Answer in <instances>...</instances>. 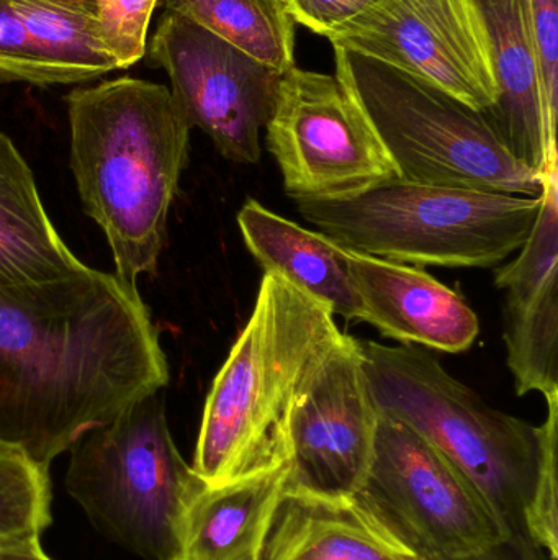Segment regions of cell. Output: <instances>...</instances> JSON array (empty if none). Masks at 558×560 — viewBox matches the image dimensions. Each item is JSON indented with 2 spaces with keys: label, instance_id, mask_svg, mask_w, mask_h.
<instances>
[{
  "label": "cell",
  "instance_id": "cell-1",
  "mask_svg": "<svg viewBox=\"0 0 558 560\" xmlns=\"http://www.w3.org/2000/svg\"><path fill=\"white\" fill-rule=\"evenodd\" d=\"M169 377L146 303L117 275L0 287V443L41 466Z\"/></svg>",
  "mask_w": 558,
  "mask_h": 560
},
{
  "label": "cell",
  "instance_id": "cell-2",
  "mask_svg": "<svg viewBox=\"0 0 558 560\" xmlns=\"http://www.w3.org/2000/svg\"><path fill=\"white\" fill-rule=\"evenodd\" d=\"M377 410L418 431L478 490L511 538L558 560V398L541 427L490 407L419 346L359 341Z\"/></svg>",
  "mask_w": 558,
  "mask_h": 560
},
{
  "label": "cell",
  "instance_id": "cell-3",
  "mask_svg": "<svg viewBox=\"0 0 558 560\" xmlns=\"http://www.w3.org/2000/svg\"><path fill=\"white\" fill-rule=\"evenodd\" d=\"M66 104L75 186L107 236L115 275L130 285L156 278L192 127L170 89L144 79L74 89Z\"/></svg>",
  "mask_w": 558,
  "mask_h": 560
},
{
  "label": "cell",
  "instance_id": "cell-4",
  "mask_svg": "<svg viewBox=\"0 0 558 560\" xmlns=\"http://www.w3.org/2000/svg\"><path fill=\"white\" fill-rule=\"evenodd\" d=\"M336 315L277 275L206 395L192 470L206 487L287 466L288 421L308 375L343 338Z\"/></svg>",
  "mask_w": 558,
  "mask_h": 560
},
{
  "label": "cell",
  "instance_id": "cell-5",
  "mask_svg": "<svg viewBox=\"0 0 558 560\" xmlns=\"http://www.w3.org/2000/svg\"><path fill=\"white\" fill-rule=\"evenodd\" d=\"M295 203L310 225L344 248L402 265L485 269L520 252L541 197L393 177L354 196Z\"/></svg>",
  "mask_w": 558,
  "mask_h": 560
},
{
  "label": "cell",
  "instance_id": "cell-6",
  "mask_svg": "<svg viewBox=\"0 0 558 560\" xmlns=\"http://www.w3.org/2000/svg\"><path fill=\"white\" fill-rule=\"evenodd\" d=\"M336 78L372 127L400 179L541 197L546 177L521 164L484 112L379 59L334 48Z\"/></svg>",
  "mask_w": 558,
  "mask_h": 560
},
{
  "label": "cell",
  "instance_id": "cell-7",
  "mask_svg": "<svg viewBox=\"0 0 558 560\" xmlns=\"http://www.w3.org/2000/svg\"><path fill=\"white\" fill-rule=\"evenodd\" d=\"M69 454L66 490L98 532L140 558H176L183 515L203 483L174 443L161 390L92 428Z\"/></svg>",
  "mask_w": 558,
  "mask_h": 560
},
{
  "label": "cell",
  "instance_id": "cell-8",
  "mask_svg": "<svg viewBox=\"0 0 558 560\" xmlns=\"http://www.w3.org/2000/svg\"><path fill=\"white\" fill-rule=\"evenodd\" d=\"M359 495L423 559L465 555L510 536L438 447L387 415H379Z\"/></svg>",
  "mask_w": 558,
  "mask_h": 560
},
{
  "label": "cell",
  "instance_id": "cell-9",
  "mask_svg": "<svg viewBox=\"0 0 558 560\" xmlns=\"http://www.w3.org/2000/svg\"><path fill=\"white\" fill-rule=\"evenodd\" d=\"M265 143L294 200L341 199L399 177L336 75L287 69L265 125Z\"/></svg>",
  "mask_w": 558,
  "mask_h": 560
},
{
  "label": "cell",
  "instance_id": "cell-10",
  "mask_svg": "<svg viewBox=\"0 0 558 560\" xmlns=\"http://www.w3.org/2000/svg\"><path fill=\"white\" fill-rule=\"evenodd\" d=\"M144 56L167 72L177 107L223 158L242 164L261 160L262 130L274 112L284 72L169 9Z\"/></svg>",
  "mask_w": 558,
  "mask_h": 560
},
{
  "label": "cell",
  "instance_id": "cell-11",
  "mask_svg": "<svg viewBox=\"0 0 558 560\" xmlns=\"http://www.w3.org/2000/svg\"><path fill=\"white\" fill-rule=\"evenodd\" d=\"M327 38L333 48L379 59L475 110L497 102L487 30L474 0H380Z\"/></svg>",
  "mask_w": 558,
  "mask_h": 560
},
{
  "label": "cell",
  "instance_id": "cell-12",
  "mask_svg": "<svg viewBox=\"0 0 558 560\" xmlns=\"http://www.w3.org/2000/svg\"><path fill=\"white\" fill-rule=\"evenodd\" d=\"M379 415L360 342L343 335L308 375L292 408L287 489L359 493L372 463Z\"/></svg>",
  "mask_w": 558,
  "mask_h": 560
},
{
  "label": "cell",
  "instance_id": "cell-13",
  "mask_svg": "<svg viewBox=\"0 0 558 560\" xmlns=\"http://www.w3.org/2000/svg\"><path fill=\"white\" fill-rule=\"evenodd\" d=\"M495 283L507 292L504 342L517 394L558 398V166L546 173L531 235Z\"/></svg>",
  "mask_w": 558,
  "mask_h": 560
},
{
  "label": "cell",
  "instance_id": "cell-14",
  "mask_svg": "<svg viewBox=\"0 0 558 560\" xmlns=\"http://www.w3.org/2000/svg\"><path fill=\"white\" fill-rule=\"evenodd\" d=\"M487 30L498 97L484 112L498 138L530 170L546 177L558 166L557 130L550 125L531 0H474Z\"/></svg>",
  "mask_w": 558,
  "mask_h": 560
},
{
  "label": "cell",
  "instance_id": "cell-15",
  "mask_svg": "<svg viewBox=\"0 0 558 560\" xmlns=\"http://www.w3.org/2000/svg\"><path fill=\"white\" fill-rule=\"evenodd\" d=\"M363 322L402 345L444 352L472 348L480 322L455 290L419 268L347 248Z\"/></svg>",
  "mask_w": 558,
  "mask_h": 560
},
{
  "label": "cell",
  "instance_id": "cell-16",
  "mask_svg": "<svg viewBox=\"0 0 558 560\" xmlns=\"http://www.w3.org/2000/svg\"><path fill=\"white\" fill-rule=\"evenodd\" d=\"M261 560H425L359 495L285 489Z\"/></svg>",
  "mask_w": 558,
  "mask_h": 560
},
{
  "label": "cell",
  "instance_id": "cell-17",
  "mask_svg": "<svg viewBox=\"0 0 558 560\" xmlns=\"http://www.w3.org/2000/svg\"><path fill=\"white\" fill-rule=\"evenodd\" d=\"M238 226L246 248L264 275L281 276L320 300L334 315L363 322V305L347 266V248L256 200H248L239 210Z\"/></svg>",
  "mask_w": 558,
  "mask_h": 560
},
{
  "label": "cell",
  "instance_id": "cell-18",
  "mask_svg": "<svg viewBox=\"0 0 558 560\" xmlns=\"http://www.w3.org/2000/svg\"><path fill=\"white\" fill-rule=\"evenodd\" d=\"M288 464L225 486H202L187 506L174 560H261Z\"/></svg>",
  "mask_w": 558,
  "mask_h": 560
},
{
  "label": "cell",
  "instance_id": "cell-19",
  "mask_svg": "<svg viewBox=\"0 0 558 560\" xmlns=\"http://www.w3.org/2000/svg\"><path fill=\"white\" fill-rule=\"evenodd\" d=\"M85 269L49 220L25 158L0 131V287L56 282Z\"/></svg>",
  "mask_w": 558,
  "mask_h": 560
},
{
  "label": "cell",
  "instance_id": "cell-20",
  "mask_svg": "<svg viewBox=\"0 0 558 560\" xmlns=\"http://www.w3.org/2000/svg\"><path fill=\"white\" fill-rule=\"evenodd\" d=\"M59 84L94 81L118 69L98 32L97 0H10Z\"/></svg>",
  "mask_w": 558,
  "mask_h": 560
},
{
  "label": "cell",
  "instance_id": "cell-21",
  "mask_svg": "<svg viewBox=\"0 0 558 560\" xmlns=\"http://www.w3.org/2000/svg\"><path fill=\"white\" fill-rule=\"evenodd\" d=\"M246 55L285 72L295 66V20L285 0H166Z\"/></svg>",
  "mask_w": 558,
  "mask_h": 560
},
{
  "label": "cell",
  "instance_id": "cell-22",
  "mask_svg": "<svg viewBox=\"0 0 558 560\" xmlns=\"http://www.w3.org/2000/svg\"><path fill=\"white\" fill-rule=\"evenodd\" d=\"M51 522L49 467L0 443V555L41 545Z\"/></svg>",
  "mask_w": 558,
  "mask_h": 560
},
{
  "label": "cell",
  "instance_id": "cell-23",
  "mask_svg": "<svg viewBox=\"0 0 558 560\" xmlns=\"http://www.w3.org/2000/svg\"><path fill=\"white\" fill-rule=\"evenodd\" d=\"M159 0H97L98 32L118 69L136 65L146 55L147 30Z\"/></svg>",
  "mask_w": 558,
  "mask_h": 560
},
{
  "label": "cell",
  "instance_id": "cell-24",
  "mask_svg": "<svg viewBox=\"0 0 558 560\" xmlns=\"http://www.w3.org/2000/svg\"><path fill=\"white\" fill-rule=\"evenodd\" d=\"M0 82H26L38 88L59 84L10 0H0Z\"/></svg>",
  "mask_w": 558,
  "mask_h": 560
},
{
  "label": "cell",
  "instance_id": "cell-25",
  "mask_svg": "<svg viewBox=\"0 0 558 560\" xmlns=\"http://www.w3.org/2000/svg\"><path fill=\"white\" fill-rule=\"evenodd\" d=\"M534 45L543 74L550 125L557 130L558 114V0H531Z\"/></svg>",
  "mask_w": 558,
  "mask_h": 560
},
{
  "label": "cell",
  "instance_id": "cell-26",
  "mask_svg": "<svg viewBox=\"0 0 558 560\" xmlns=\"http://www.w3.org/2000/svg\"><path fill=\"white\" fill-rule=\"evenodd\" d=\"M379 2L380 0H285L295 23L324 38Z\"/></svg>",
  "mask_w": 558,
  "mask_h": 560
},
{
  "label": "cell",
  "instance_id": "cell-27",
  "mask_svg": "<svg viewBox=\"0 0 558 560\" xmlns=\"http://www.w3.org/2000/svg\"><path fill=\"white\" fill-rule=\"evenodd\" d=\"M425 560H543V552L523 539L508 536V538L494 542L487 548L477 549V551Z\"/></svg>",
  "mask_w": 558,
  "mask_h": 560
},
{
  "label": "cell",
  "instance_id": "cell-28",
  "mask_svg": "<svg viewBox=\"0 0 558 560\" xmlns=\"http://www.w3.org/2000/svg\"><path fill=\"white\" fill-rule=\"evenodd\" d=\"M2 560H52L43 552L41 545L28 546L16 551L2 552Z\"/></svg>",
  "mask_w": 558,
  "mask_h": 560
},
{
  "label": "cell",
  "instance_id": "cell-29",
  "mask_svg": "<svg viewBox=\"0 0 558 560\" xmlns=\"http://www.w3.org/2000/svg\"><path fill=\"white\" fill-rule=\"evenodd\" d=\"M0 560H2V556H0Z\"/></svg>",
  "mask_w": 558,
  "mask_h": 560
}]
</instances>
